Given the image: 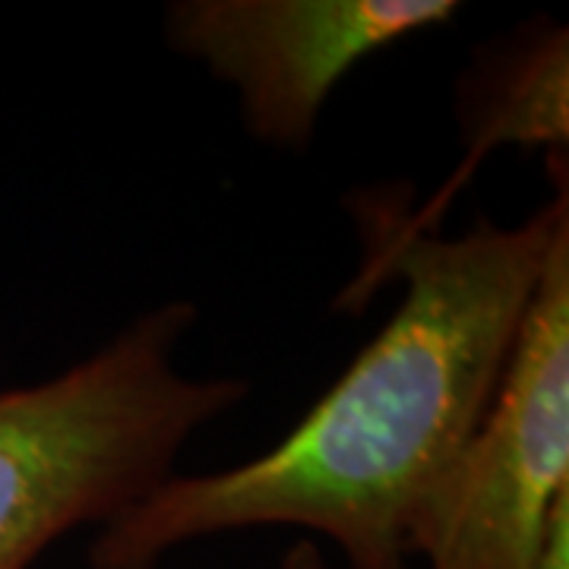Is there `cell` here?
Wrapping results in <instances>:
<instances>
[{
  "mask_svg": "<svg viewBox=\"0 0 569 569\" xmlns=\"http://www.w3.org/2000/svg\"><path fill=\"white\" fill-rule=\"evenodd\" d=\"M567 228L560 183L545 209L509 228L481 219L459 238L365 234V269L342 305L402 282L383 329L276 447L222 471L171 475L102 526L92 569H156L197 538L272 526L320 535L348 569H406Z\"/></svg>",
  "mask_w": 569,
  "mask_h": 569,
  "instance_id": "obj_1",
  "label": "cell"
},
{
  "mask_svg": "<svg viewBox=\"0 0 569 569\" xmlns=\"http://www.w3.org/2000/svg\"><path fill=\"white\" fill-rule=\"evenodd\" d=\"M193 320L168 301L58 377L0 389V569H29L63 535L118 519L244 399L241 380L178 367Z\"/></svg>",
  "mask_w": 569,
  "mask_h": 569,
  "instance_id": "obj_2",
  "label": "cell"
},
{
  "mask_svg": "<svg viewBox=\"0 0 569 569\" xmlns=\"http://www.w3.org/2000/svg\"><path fill=\"white\" fill-rule=\"evenodd\" d=\"M569 503V228L557 238L503 380L421 519L427 569H535Z\"/></svg>",
  "mask_w": 569,
  "mask_h": 569,
  "instance_id": "obj_3",
  "label": "cell"
},
{
  "mask_svg": "<svg viewBox=\"0 0 569 569\" xmlns=\"http://www.w3.org/2000/svg\"><path fill=\"white\" fill-rule=\"evenodd\" d=\"M456 13L452 0H183L168 39L238 89L257 140L301 149L355 67Z\"/></svg>",
  "mask_w": 569,
  "mask_h": 569,
  "instance_id": "obj_4",
  "label": "cell"
},
{
  "mask_svg": "<svg viewBox=\"0 0 569 569\" xmlns=\"http://www.w3.org/2000/svg\"><path fill=\"white\" fill-rule=\"evenodd\" d=\"M481 121L468 142L462 164L449 174L433 200L411 209L402 197L389 200L387 193H358L355 212L365 234L387 241H411L433 234L440 219L456 200V193L471 181L475 168L500 146H567L569 140V41L567 29H553L519 51L488 102L478 111Z\"/></svg>",
  "mask_w": 569,
  "mask_h": 569,
  "instance_id": "obj_5",
  "label": "cell"
},
{
  "mask_svg": "<svg viewBox=\"0 0 569 569\" xmlns=\"http://www.w3.org/2000/svg\"><path fill=\"white\" fill-rule=\"evenodd\" d=\"M279 569H332L317 541H301L282 557Z\"/></svg>",
  "mask_w": 569,
  "mask_h": 569,
  "instance_id": "obj_6",
  "label": "cell"
}]
</instances>
